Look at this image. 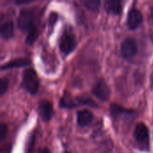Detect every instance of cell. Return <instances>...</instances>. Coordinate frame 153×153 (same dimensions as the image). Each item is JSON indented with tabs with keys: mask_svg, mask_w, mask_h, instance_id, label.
Returning a JSON list of instances; mask_svg holds the SVG:
<instances>
[{
	"mask_svg": "<svg viewBox=\"0 0 153 153\" xmlns=\"http://www.w3.org/2000/svg\"><path fill=\"white\" fill-rule=\"evenodd\" d=\"M57 14L56 13H52L51 14H50V16H49V25H51V26H53L54 24H55V22H56V20H57Z\"/></svg>",
	"mask_w": 153,
	"mask_h": 153,
	"instance_id": "cell-19",
	"label": "cell"
},
{
	"mask_svg": "<svg viewBox=\"0 0 153 153\" xmlns=\"http://www.w3.org/2000/svg\"><path fill=\"white\" fill-rule=\"evenodd\" d=\"M38 38V30L36 28H32L29 33H28V36L26 37V39H25V42L29 45H32L33 42L36 40V39Z\"/></svg>",
	"mask_w": 153,
	"mask_h": 153,
	"instance_id": "cell-16",
	"label": "cell"
},
{
	"mask_svg": "<svg viewBox=\"0 0 153 153\" xmlns=\"http://www.w3.org/2000/svg\"><path fill=\"white\" fill-rule=\"evenodd\" d=\"M134 136L139 143L147 145L149 142V130L147 126L143 123L137 124L134 132Z\"/></svg>",
	"mask_w": 153,
	"mask_h": 153,
	"instance_id": "cell-8",
	"label": "cell"
},
{
	"mask_svg": "<svg viewBox=\"0 0 153 153\" xmlns=\"http://www.w3.org/2000/svg\"><path fill=\"white\" fill-rule=\"evenodd\" d=\"M64 153H70V152H64Z\"/></svg>",
	"mask_w": 153,
	"mask_h": 153,
	"instance_id": "cell-22",
	"label": "cell"
},
{
	"mask_svg": "<svg viewBox=\"0 0 153 153\" xmlns=\"http://www.w3.org/2000/svg\"><path fill=\"white\" fill-rule=\"evenodd\" d=\"M109 111H110V114L114 117H117L125 113L126 114H131V113H134V111L133 110H129V109H126L124 107H121L117 104H111L110 107H109Z\"/></svg>",
	"mask_w": 153,
	"mask_h": 153,
	"instance_id": "cell-14",
	"label": "cell"
},
{
	"mask_svg": "<svg viewBox=\"0 0 153 153\" xmlns=\"http://www.w3.org/2000/svg\"><path fill=\"white\" fill-rule=\"evenodd\" d=\"M30 63V61L27 58H16L14 60H12L10 62L5 63L1 66V70H5V69H12V68H18L22 66L28 65Z\"/></svg>",
	"mask_w": 153,
	"mask_h": 153,
	"instance_id": "cell-11",
	"label": "cell"
},
{
	"mask_svg": "<svg viewBox=\"0 0 153 153\" xmlns=\"http://www.w3.org/2000/svg\"><path fill=\"white\" fill-rule=\"evenodd\" d=\"M30 2H32V0H26V1H23V0H17V1H15V4H30Z\"/></svg>",
	"mask_w": 153,
	"mask_h": 153,
	"instance_id": "cell-20",
	"label": "cell"
},
{
	"mask_svg": "<svg viewBox=\"0 0 153 153\" xmlns=\"http://www.w3.org/2000/svg\"><path fill=\"white\" fill-rule=\"evenodd\" d=\"M17 26L22 31H30L33 28L32 13L27 9L22 10L17 19Z\"/></svg>",
	"mask_w": 153,
	"mask_h": 153,
	"instance_id": "cell-3",
	"label": "cell"
},
{
	"mask_svg": "<svg viewBox=\"0 0 153 153\" xmlns=\"http://www.w3.org/2000/svg\"><path fill=\"white\" fill-rule=\"evenodd\" d=\"M83 5L92 12H97L100 7V0H84L82 1Z\"/></svg>",
	"mask_w": 153,
	"mask_h": 153,
	"instance_id": "cell-15",
	"label": "cell"
},
{
	"mask_svg": "<svg viewBox=\"0 0 153 153\" xmlns=\"http://www.w3.org/2000/svg\"><path fill=\"white\" fill-rule=\"evenodd\" d=\"M92 94L101 101H107L110 97V89L104 79H100L92 87Z\"/></svg>",
	"mask_w": 153,
	"mask_h": 153,
	"instance_id": "cell-2",
	"label": "cell"
},
{
	"mask_svg": "<svg viewBox=\"0 0 153 153\" xmlns=\"http://www.w3.org/2000/svg\"><path fill=\"white\" fill-rule=\"evenodd\" d=\"M76 46V39L72 33L65 32L62 35L59 40V48L65 55L71 53Z\"/></svg>",
	"mask_w": 153,
	"mask_h": 153,
	"instance_id": "cell-4",
	"label": "cell"
},
{
	"mask_svg": "<svg viewBox=\"0 0 153 153\" xmlns=\"http://www.w3.org/2000/svg\"><path fill=\"white\" fill-rule=\"evenodd\" d=\"M0 33L2 38L9 39L13 36V22L12 21L5 22L0 29Z\"/></svg>",
	"mask_w": 153,
	"mask_h": 153,
	"instance_id": "cell-12",
	"label": "cell"
},
{
	"mask_svg": "<svg viewBox=\"0 0 153 153\" xmlns=\"http://www.w3.org/2000/svg\"><path fill=\"white\" fill-rule=\"evenodd\" d=\"M77 124L80 126H87L91 124L93 120V114L88 109H82L77 112L76 116Z\"/></svg>",
	"mask_w": 153,
	"mask_h": 153,
	"instance_id": "cell-9",
	"label": "cell"
},
{
	"mask_svg": "<svg viewBox=\"0 0 153 153\" xmlns=\"http://www.w3.org/2000/svg\"><path fill=\"white\" fill-rule=\"evenodd\" d=\"M121 54L126 58L133 57L138 51V47L136 41L132 38H127L121 43L120 46Z\"/></svg>",
	"mask_w": 153,
	"mask_h": 153,
	"instance_id": "cell-5",
	"label": "cell"
},
{
	"mask_svg": "<svg viewBox=\"0 0 153 153\" xmlns=\"http://www.w3.org/2000/svg\"><path fill=\"white\" fill-rule=\"evenodd\" d=\"M60 106L65 108H73L76 107L75 99H73L68 92H65L60 100Z\"/></svg>",
	"mask_w": 153,
	"mask_h": 153,
	"instance_id": "cell-13",
	"label": "cell"
},
{
	"mask_svg": "<svg viewBox=\"0 0 153 153\" xmlns=\"http://www.w3.org/2000/svg\"><path fill=\"white\" fill-rule=\"evenodd\" d=\"M8 90V80L6 78L0 79V95L3 96Z\"/></svg>",
	"mask_w": 153,
	"mask_h": 153,
	"instance_id": "cell-17",
	"label": "cell"
},
{
	"mask_svg": "<svg viewBox=\"0 0 153 153\" xmlns=\"http://www.w3.org/2000/svg\"><path fill=\"white\" fill-rule=\"evenodd\" d=\"M22 86L30 94H36L39 88V80L37 73L32 68L24 70L22 74Z\"/></svg>",
	"mask_w": 153,
	"mask_h": 153,
	"instance_id": "cell-1",
	"label": "cell"
},
{
	"mask_svg": "<svg viewBox=\"0 0 153 153\" xmlns=\"http://www.w3.org/2000/svg\"><path fill=\"white\" fill-rule=\"evenodd\" d=\"M7 134V126L4 124H1L0 126V140L2 141L3 139H4V137L6 136Z\"/></svg>",
	"mask_w": 153,
	"mask_h": 153,
	"instance_id": "cell-18",
	"label": "cell"
},
{
	"mask_svg": "<svg viewBox=\"0 0 153 153\" xmlns=\"http://www.w3.org/2000/svg\"><path fill=\"white\" fill-rule=\"evenodd\" d=\"M105 9L108 13L119 14L122 12V2L118 0L105 1Z\"/></svg>",
	"mask_w": 153,
	"mask_h": 153,
	"instance_id": "cell-10",
	"label": "cell"
},
{
	"mask_svg": "<svg viewBox=\"0 0 153 153\" xmlns=\"http://www.w3.org/2000/svg\"><path fill=\"white\" fill-rule=\"evenodd\" d=\"M142 22H143L142 13L136 8H132L127 14L126 23L128 28L130 30H135L141 25Z\"/></svg>",
	"mask_w": 153,
	"mask_h": 153,
	"instance_id": "cell-7",
	"label": "cell"
},
{
	"mask_svg": "<svg viewBox=\"0 0 153 153\" xmlns=\"http://www.w3.org/2000/svg\"><path fill=\"white\" fill-rule=\"evenodd\" d=\"M38 153H51L49 152V150L48 148H41L39 149V151L38 152Z\"/></svg>",
	"mask_w": 153,
	"mask_h": 153,
	"instance_id": "cell-21",
	"label": "cell"
},
{
	"mask_svg": "<svg viewBox=\"0 0 153 153\" xmlns=\"http://www.w3.org/2000/svg\"><path fill=\"white\" fill-rule=\"evenodd\" d=\"M38 111H39V117L45 122L50 121L54 115L53 105L50 101L47 100H42L39 101L38 105Z\"/></svg>",
	"mask_w": 153,
	"mask_h": 153,
	"instance_id": "cell-6",
	"label": "cell"
}]
</instances>
